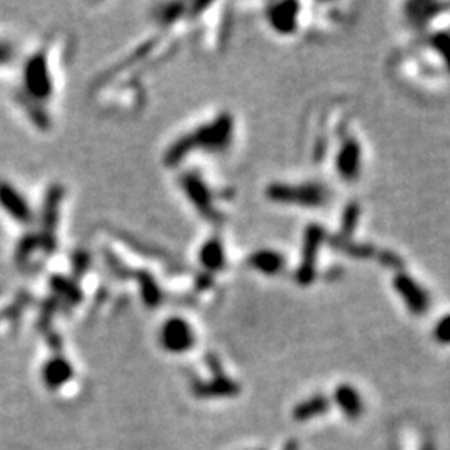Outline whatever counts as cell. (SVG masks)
I'll use <instances>...</instances> for the list:
<instances>
[{
  "instance_id": "1",
  "label": "cell",
  "mask_w": 450,
  "mask_h": 450,
  "mask_svg": "<svg viewBox=\"0 0 450 450\" xmlns=\"http://www.w3.org/2000/svg\"><path fill=\"white\" fill-rule=\"evenodd\" d=\"M24 82L27 96L32 99L45 100L52 96V80L44 52H39L27 60L24 69Z\"/></svg>"
},
{
  "instance_id": "2",
  "label": "cell",
  "mask_w": 450,
  "mask_h": 450,
  "mask_svg": "<svg viewBox=\"0 0 450 450\" xmlns=\"http://www.w3.org/2000/svg\"><path fill=\"white\" fill-rule=\"evenodd\" d=\"M0 206L20 224H28L32 220V208L28 207L27 200L9 182L3 180H0Z\"/></svg>"
},
{
  "instance_id": "3",
  "label": "cell",
  "mask_w": 450,
  "mask_h": 450,
  "mask_svg": "<svg viewBox=\"0 0 450 450\" xmlns=\"http://www.w3.org/2000/svg\"><path fill=\"white\" fill-rule=\"evenodd\" d=\"M162 337L165 345L172 350L186 349V343L189 342V327L183 324L180 318H170V322L162 329Z\"/></svg>"
},
{
  "instance_id": "4",
  "label": "cell",
  "mask_w": 450,
  "mask_h": 450,
  "mask_svg": "<svg viewBox=\"0 0 450 450\" xmlns=\"http://www.w3.org/2000/svg\"><path fill=\"white\" fill-rule=\"evenodd\" d=\"M252 265L255 270H260L264 273H276L279 269V255L273 252H262L253 255Z\"/></svg>"
},
{
  "instance_id": "5",
  "label": "cell",
  "mask_w": 450,
  "mask_h": 450,
  "mask_svg": "<svg viewBox=\"0 0 450 450\" xmlns=\"http://www.w3.org/2000/svg\"><path fill=\"white\" fill-rule=\"evenodd\" d=\"M12 57H14V48L9 44L0 42V64L10 62Z\"/></svg>"
}]
</instances>
